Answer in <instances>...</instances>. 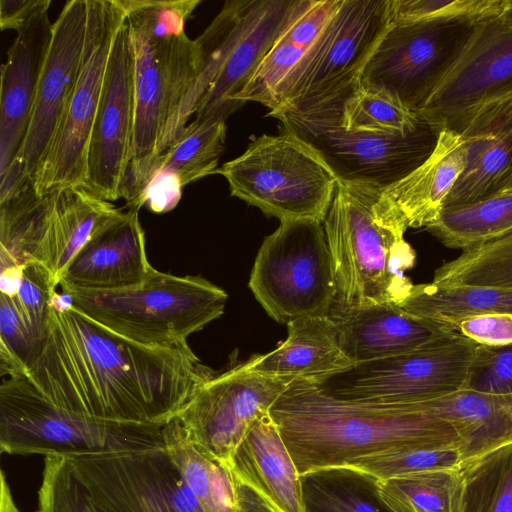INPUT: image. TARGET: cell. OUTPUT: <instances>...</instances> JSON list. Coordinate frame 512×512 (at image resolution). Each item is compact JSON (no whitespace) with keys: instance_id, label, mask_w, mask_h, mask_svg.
Here are the masks:
<instances>
[{"instance_id":"ac0fdd59","label":"cell","mask_w":512,"mask_h":512,"mask_svg":"<svg viewBox=\"0 0 512 512\" xmlns=\"http://www.w3.org/2000/svg\"><path fill=\"white\" fill-rule=\"evenodd\" d=\"M87 20V0H70L53 23L25 142L11 166L0 174V181L19 184L29 180L34 184L78 77Z\"/></svg>"},{"instance_id":"8992f818","label":"cell","mask_w":512,"mask_h":512,"mask_svg":"<svg viewBox=\"0 0 512 512\" xmlns=\"http://www.w3.org/2000/svg\"><path fill=\"white\" fill-rule=\"evenodd\" d=\"M74 308L134 342L169 346L187 338L225 309L228 295L199 276H177L153 268L139 284L120 290L91 291L60 284Z\"/></svg>"},{"instance_id":"6da1fadb","label":"cell","mask_w":512,"mask_h":512,"mask_svg":"<svg viewBox=\"0 0 512 512\" xmlns=\"http://www.w3.org/2000/svg\"><path fill=\"white\" fill-rule=\"evenodd\" d=\"M215 375L187 342L144 345L76 308L65 313L49 308L25 378L53 405L75 414L166 424Z\"/></svg>"},{"instance_id":"7a4b0ae2","label":"cell","mask_w":512,"mask_h":512,"mask_svg":"<svg viewBox=\"0 0 512 512\" xmlns=\"http://www.w3.org/2000/svg\"><path fill=\"white\" fill-rule=\"evenodd\" d=\"M269 414L300 475L368 456L462 446L449 422L421 410L417 403L338 399L303 378L287 386Z\"/></svg>"},{"instance_id":"7bdbcfd3","label":"cell","mask_w":512,"mask_h":512,"mask_svg":"<svg viewBox=\"0 0 512 512\" xmlns=\"http://www.w3.org/2000/svg\"><path fill=\"white\" fill-rule=\"evenodd\" d=\"M468 389L490 394H512V344L481 345Z\"/></svg>"},{"instance_id":"ee69618b","label":"cell","mask_w":512,"mask_h":512,"mask_svg":"<svg viewBox=\"0 0 512 512\" xmlns=\"http://www.w3.org/2000/svg\"><path fill=\"white\" fill-rule=\"evenodd\" d=\"M448 329L485 346L512 344V314L464 317L452 323Z\"/></svg>"},{"instance_id":"74e56055","label":"cell","mask_w":512,"mask_h":512,"mask_svg":"<svg viewBox=\"0 0 512 512\" xmlns=\"http://www.w3.org/2000/svg\"><path fill=\"white\" fill-rule=\"evenodd\" d=\"M433 284L512 287V232L465 250L442 264Z\"/></svg>"},{"instance_id":"8fae6325","label":"cell","mask_w":512,"mask_h":512,"mask_svg":"<svg viewBox=\"0 0 512 512\" xmlns=\"http://www.w3.org/2000/svg\"><path fill=\"white\" fill-rule=\"evenodd\" d=\"M481 344L456 331L391 357L315 381L327 394L367 403H416L467 389Z\"/></svg>"},{"instance_id":"44dd1931","label":"cell","mask_w":512,"mask_h":512,"mask_svg":"<svg viewBox=\"0 0 512 512\" xmlns=\"http://www.w3.org/2000/svg\"><path fill=\"white\" fill-rule=\"evenodd\" d=\"M52 33L48 10L40 12L17 32L1 66L0 174L25 142Z\"/></svg>"},{"instance_id":"4fadbf2b","label":"cell","mask_w":512,"mask_h":512,"mask_svg":"<svg viewBox=\"0 0 512 512\" xmlns=\"http://www.w3.org/2000/svg\"><path fill=\"white\" fill-rule=\"evenodd\" d=\"M87 2V29L78 77L34 180V189L40 197L63 187L83 185L108 59L117 30L125 19L121 0Z\"/></svg>"},{"instance_id":"bcb514c9","label":"cell","mask_w":512,"mask_h":512,"mask_svg":"<svg viewBox=\"0 0 512 512\" xmlns=\"http://www.w3.org/2000/svg\"><path fill=\"white\" fill-rule=\"evenodd\" d=\"M183 188L176 177L167 173H154L147 180L134 210L144 206L153 213L169 212L178 205Z\"/></svg>"},{"instance_id":"836d02e7","label":"cell","mask_w":512,"mask_h":512,"mask_svg":"<svg viewBox=\"0 0 512 512\" xmlns=\"http://www.w3.org/2000/svg\"><path fill=\"white\" fill-rule=\"evenodd\" d=\"M426 229L446 247L465 250L512 232V191L445 207Z\"/></svg>"},{"instance_id":"1f68e13d","label":"cell","mask_w":512,"mask_h":512,"mask_svg":"<svg viewBox=\"0 0 512 512\" xmlns=\"http://www.w3.org/2000/svg\"><path fill=\"white\" fill-rule=\"evenodd\" d=\"M398 306L448 329L464 317L512 314V287L413 284Z\"/></svg>"},{"instance_id":"d590c367","label":"cell","mask_w":512,"mask_h":512,"mask_svg":"<svg viewBox=\"0 0 512 512\" xmlns=\"http://www.w3.org/2000/svg\"><path fill=\"white\" fill-rule=\"evenodd\" d=\"M390 512H457L458 470H431L379 480Z\"/></svg>"},{"instance_id":"9a60e30c","label":"cell","mask_w":512,"mask_h":512,"mask_svg":"<svg viewBox=\"0 0 512 512\" xmlns=\"http://www.w3.org/2000/svg\"><path fill=\"white\" fill-rule=\"evenodd\" d=\"M475 25L459 21L390 22L363 69L360 85L382 88L418 113Z\"/></svg>"},{"instance_id":"ab89813d","label":"cell","mask_w":512,"mask_h":512,"mask_svg":"<svg viewBox=\"0 0 512 512\" xmlns=\"http://www.w3.org/2000/svg\"><path fill=\"white\" fill-rule=\"evenodd\" d=\"M511 0H390V22L459 21L477 24L505 16Z\"/></svg>"},{"instance_id":"30bf717a","label":"cell","mask_w":512,"mask_h":512,"mask_svg":"<svg viewBox=\"0 0 512 512\" xmlns=\"http://www.w3.org/2000/svg\"><path fill=\"white\" fill-rule=\"evenodd\" d=\"M248 286L267 314L280 324L328 315L336 289L323 223L281 221L263 240Z\"/></svg>"},{"instance_id":"7c38bea8","label":"cell","mask_w":512,"mask_h":512,"mask_svg":"<svg viewBox=\"0 0 512 512\" xmlns=\"http://www.w3.org/2000/svg\"><path fill=\"white\" fill-rule=\"evenodd\" d=\"M390 0H341L321 34L283 85L267 115L299 110L351 92L390 24Z\"/></svg>"},{"instance_id":"e0dca14e","label":"cell","mask_w":512,"mask_h":512,"mask_svg":"<svg viewBox=\"0 0 512 512\" xmlns=\"http://www.w3.org/2000/svg\"><path fill=\"white\" fill-rule=\"evenodd\" d=\"M293 380L238 364L205 382L176 418L194 444L228 467L248 430Z\"/></svg>"},{"instance_id":"8d00e7d4","label":"cell","mask_w":512,"mask_h":512,"mask_svg":"<svg viewBox=\"0 0 512 512\" xmlns=\"http://www.w3.org/2000/svg\"><path fill=\"white\" fill-rule=\"evenodd\" d=\"M341 119L349 130L399 135L414 132L423 121L388 91L362 85L342 97Z\"/></svg>"},{"instance_id":"cb8c5ba5","label":"cell","mask_w":512,"mask_h":512,"mask_svg":"<svg viewBox=\"0 0 512 512\" xmlns=\"http://www.w3.org/2000/svg\"><path fill=\"white\" fill-rule=\"evenodd\" d=\"M288 336L276 349L241 363L246 371L321 381L353 366L343 353L331 318L313 316L287 324Z\"/></svg>"},{"instance_id":"f1b7e54d","label":"cell","mask_w":512,"mask_h":512,"mask_svg":"<svg viewBox=\"0 0 512 512\" xmlns=\"http://www.w3.org/2000/svg\"><path fill=\"white\" fill-rule=\"evenodd\" d=\"M340 3L341 0H307L276 40L249 83L236 96L235 102L240 107L250 101L258 102L270 111L274 110L283 85Z\"/></svg>"},{"instance_id":"7dc6e473","label":"cell","mask_w":512,"mask_h":512,"mask_svg":"<svg viewBox=\"0 0 512 512\" xmlns=\"http://www.w3.org/2000/svg\"><path fill=\"white\" fill-rule=\"evenodd\" d=\"M50 4L51 0H1V29L20 31L37 14L49 10Z\"/></svg>"},{"instance_id":"ba28073f","label":"cell","mask_w":512,"mask_h":512,"mask_svg":"<svg viewBox=\"0 0 512 512\" xmlns=\"http://www.w3.org/2000/svg\"><path fill=\"white\" fill-rule=\"evenodd\" d=\"M215 174L229 184L231 196L281 221L310 219L324 222L337 178L309 144L281 130L253 140L239 157Z\"/></svg>"},{"instance_id":"603a6c76","label":"cell","mask_w":512,"mask_h":512,"mask_svg":"<svg viewBox=\"0 0 512 512\" xmlns=\"http://www.w3.org/2000/svg\"><path fill=\"white\" fill-rule=\"evenodd\" d=\"M228 468L268 512H303L299 471L269 413L248 430Z\"/></svg>"},{"instance_id":"c3c4849f","label":"cell","mask_w":512,"mask_h":512,"mask_svg":"<svg viewBox=\"0 0 512 512\" xmlns=\"http://www.w3.org/2000/svg\"><path fill=\"white\" fill-rule=\"evenodd\" d=\"M24 272V265H13L1 268L0 291L1 294L14 298L20 288Z\"/></svg>"},{"instance_id":"d6986e66","label":"cell","mask_w":512,"mask_h":512,"mask_svg":"<svg viewBox=\"0 0 512 512\" xmlns=\"http://www.w3.org/2000/svg\"><path fill=\"white\" fill-rule=\"evenodd\" d=\"M134 128L133 61L126 20L115 35L86 159L83 187L103 200L121 198Z\"/></svg>"},{"instance_id":"d6a6232c","label":"cell","mask_w":512,"mask_h":512,"mask_svg":"<svg viewBox=\"0 0 512 512\" xmlns=\"http://www.w3.org/2000/svg\"><path fill=\"white\" fill-rule=\"evenodd\" d=\"M303 512H390L379 493V478L351 466L300 475Z\"/></svg>"},{"instance_id":"f6af8a7d","label":"cell","mask_w":512,"mask_h":512,"mask_svg":"<svg viewBox=\"0 0 512 512\" xmlns=\"http://www.w3.org/2000/svg\"><path fill=\"white\" fill-rule=\"evenodd\" d=\"M36 341L21 318L13 301L0 296V347L10 351L27 366V361Z\"/></svg>"},{"instance_id":"9c48e42d","label":"cell","mask_w":512,"mask_h":512,"mask_svg":"<svg viewBox=\"0 0 512 512\" xmlns=\"http://www.w3.org/2000/svg\"><path fill=\"white\" fill-rule=\"evenodd\" d=\"M347 93L271 117L280 121L281 130L318 152L338 180L386 189L432 153L439 133L425 121L407 135L346 129L342 125L341 99Z\"/></svg>"},{"instance_id":"816d5d0a","label":"cell","mask_w":512,"mask_h":512,"mask_svg":"<svg viewBox=\"0 0 512 512\" xmlns=\"http://www.w3.org/2000/svg\"><path fill=\"white\" fill-rule=\"evenodd\" d=\"M509 191H512V165L492 194Z\"/></svg>"},{"instance_id":"52a82bcc","label":"cell","mask_w":512,"mask_h":512,"mask_svg":"<svg viewBox=\"0 0 512 512\" xmlns=\"http://www.w3.org/2000/svg\"><path fill=\"white\" fill-rule=\"evenodd\" d=\"M165 424L75 414L49 402L25 377L0 386L1 453L77 456L165 446Z\"/></svg>"},{"instance_id":"b9f144b4","label":"cell","mask_w":512,"mask_h":512,"mask_svg":"<svg viewBox=\"0 0 512 512\" xmlns=\"http://www.w3.org/2000/svg\"><path fill=\"white\" fill-rule=\"evenodd\" d=\"M57 285L49 272L39 264L24 265L23 278L14 298H10L21 318L28 326L35 341L45 327L48 314V301L57 291Z\"/></svg>"},{"instance_id":"2e32d148","label":"cell","mask_w":512,"mask_h":512,"mask_svg":"<svg viewBox=\"0 0 512 512\" xmlns=\"http://www.w3.org/2000/svg\"><path fill=\"white\" fill-rule=\"evenodd\" d=\"M67 458L108 512H203L165 446Z\"/></svg>"},{"instance_id":"3957f363","label":"cell","mask_w":512,"mask_h":512,"mask_svg":"<svg viewBox=\"0 0 512 512\" xmlns=\"http://www.w3.org/2000/svg\"><path fill=\"white\" fill-rule=\"evenodd\" d=\"M383 191L337 179L323 222L335 280L334 303L399 305L413 286L405 275L416 259L404 238L408 225Z\"/></svg>"},{"instance_id":"277c9868","label":"cell","mask_w":512,"mask_h":512,"mask_svg":"<svg viewBox=\"0 0 512 512\" xmlns=\"http://www.w3.org/2000/svg\"><path fill=\"white\" fill-rule=\"evenodd\" d=\"M307 0H229L194 39L195 76L156 149L164 152L188 121L225 120L241 108L236 96Z\"/></svg>"},{"instance_id":"5bb4252c","label":"cell","mask_w":512,"mask_h":512,"mask_svg":"<svg viewBox=\"0 0 512 512\" xmlns=\"http://www.w3.org/2000/svg\"><path fill=\"white\" fill-rule=\"evenodd\" d=\"M511 98L512 22L502 16L474 26L417 114L438 133H461L478 115Z\"/></svg>"},{"instance_id":"60d3db41","label":"cell","mask_w":512,"mask_h":512,"mask_svg":"<svg viewBox=\"0 0 512 512\" xmlns=\"http://www.w3.org/2000/svg\"><path fill=\"white\" fill-rule=\"evenodd\" d=\"M461 465L460 447L443 446L363 457L346 466L388 479L431 470H458Z\"/></svg>"},{"instance_id":"f546056e","label":"cell","mask_w":512,"mask_h":512,"mask_svg":"<svg viewBox=\"0 0 512 512\" xmlns=\"http://www.w3.org/2000/svg\"><path fill=\"white\" fill-rule=\"evenodd\" d=\"M225 120H193L177 141L152 159L143 172L122 190L127 209L134 206L149 177L157 172L176 177L183 187L215 174L225 149Z\"/></svg>"},{"instance_id":"f5cc1de1","label":"cell","mask_w":512,"mask_h":512,"mask_svg":"<svg viewBox=\"0 0 512 512\" xmlns=\"http://www.w3.org/2000/svg\"><path fill=\"white\" fill-rule=\"evenodd\" d=\"M505 17L512 22V0L507 13L505 14Z\"/></svg>"},{"instance_id":"f907efd6","label":"cell","mask_w":512,"mask_h":512,"mask_svg":"<svg viewBox=\"0 0 512 512\" xmlns=\"http://www.w3.org/2000/svg\"><path fill=\"white\" fill-rule=\"evenodd\" d=\"M48 307L60 313L68 312L74 308L73 298L63 290L55 291L48 301Z\"/></svg>"},{"instance_id":"7402d4cb","label":"cell","mask_w":512,"mask_h":512,"mask_svg":"<svg viewBox=\"0 0 512 512\" xmlns=\"http://www.w3.org/2000/svg\"><path fill=\"white\" fill-rule=\"evenodd\" d=\"M328 316L336 326L343 353L353 365L407 352L452 331L389 303H333Z\"/></svg>"},{"instance_id":"83f0119b","label":"cell","mask_w":512,"mask_h":512,"mask_svg":"<svg viewBox=\"0 0 512 512\" xmlns=\"http://www.w3.org/2000/svg\"><path fill=\"white\" fill-rule=\"evenodd\" d=\"M118 209L83 186H68L55 191L51 216L30 263L44 267L59 286L75 255Z\"/></svg>"},{"instance_id":"4316f807","label":"cell","mask_w":512,"mask_h":512,"mask_svg":"<svg viewBox=\"0 0 512 512\" xmlns=\"http://www.w3.org/2000/svg\"><path fill=\"white\" fill-rule=\"evenodd\" d=\"M417 404L453 426L462 442V465L512 444V394L467 388Z\"/></svg>"},{"instance_id":"e575fe53","label":"cell","mask_w":512,"mask_h":512,"mask_svg":"<svg viewBox=\"0 0 512 512\" xmlns=\"http://www.w3.org/2000/svg\"><path fill=\"white\" fill-rule=\"evenodd\" d=\"M457 512H512V444L460 467Z\"/></svg>"},{"instance_id":"484cf974","label":"cell","mask_w":512,"mask_h":512,"mask_svg":"<svg viewBox=\"0 0 512 512\" xmlns=\"http://www.w3.org/2000/svg\"><path fill=\"white\" fill-rule=\"evenodd\" d=\"M468 140L466 167L445 207L491 195L512 165V98L473 119L460 133Z\"/></svg>"},{"instance_id":"d4e9b609","label":"cell","mask_w":512,"mask_h":512,"mask_svg":"<svg viewBox=\"0 0 512 512\" xmlns=\"http://www.w3.org/2000/svg\"><path fill=\"white\" fill-rule=\"evenodd\" d=\"M468 146V140L462 134L441 130L428 158L384 189V195L401 212L408 227L426 228L439 218L466 167Z\"/></svg>"},{"instance_id":"4dcf8cb0","label":"cell","mask_w":512,"mask_h":512,"mask_svg":"<svg viewBox=\"0 0 512 512\" xmlns=\"http://www.w3.org/2000/svg\"><path fill=\"white\" fill-rule=\"evenodd\" d=\"M165 447L203 512H236L239 484L230 469L192 442L177 418L163 427Z\"/></svg>"},{"instance_id":"ffe728a7","label":"cell","mask_w":512,"mask_h":512,"mask_svg":"<svg viewBox=\"0 0 512 512\" xmlns=\"http://www.w3.org/2000/svg\"><path fill=\"white\" fill-rule=\"evenodd\" d=\"M152 269L139 210L118 209L75 255L59 285L91 291L120 290L139 284Z\"/></svg>"},{"instance_id":"5b68a950","label":"cell","mask_w":512,"mask_h":512,"mask_svg":"<svg viewBox=\"0 0 512 512\" xmlns=\"http://www.w3.org/2000/svg\"><path fill=\"white\" fill-rule=\"evenodd\" d=\"M133 61L134 128L123 185L153 157L195 76L187 21L201 0H121ZM123 187V186H122Z\"/></svg>"},{"instance_id":"db71d44e","label":"cell","mask_w":512,"mask_h":512,"mask_svg":"<svg viewBox=\"0 0 512 512\" xmlns=\"http://www.w3.org/2000/svg\"><path fill=\"white\" fill-rule=\"evenodd\" d=\"M236 512H242L241 510H237Z\"/></svg>"},{"instance_id":"f35d334b","label":"cell","mask_w":512,"mask_h":512,"mask_svg":"<svg viewBox=\"0 0 512 512\" xmlns=\"http://www.w3.org/2000/svg\"><path fill=\"white\" fill-rule=\"evenodd\" d=\"M36 512H108L75 473L66 456L46 455Z\"/></svg>"},{"instance_id":"681fc988","label":"cell","mask_w":512,"mask_h":512,"mask_svg":"<svg viewBox=\"0 0 512 512\" xmlns=\"http://www.w3.org/2000/svg\"><path fill=\"white\" fill-rule=\"evenodd\" d=\"M0 512H20L16 506L4 471H1Z\"/></svg>"}]
</instances>
